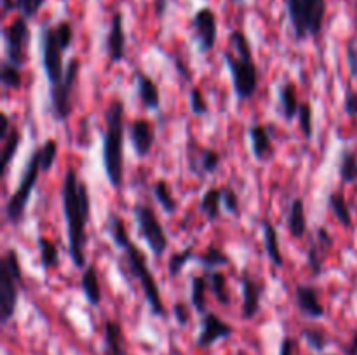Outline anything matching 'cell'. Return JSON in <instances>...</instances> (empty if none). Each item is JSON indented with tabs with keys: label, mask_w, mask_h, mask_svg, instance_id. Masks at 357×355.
<instances>
[{
	"label": "cell",
	"mask_w": 357,
	"mask_h": 355,
	"mask_svg": "<svg viewBox=\"0 0 357 355\" xmlns=\"http://www.w3.org/2000/svg\"><path fill=\"white\" fill-rule=\"evenodd\" d=\"M250 139L253 155L257 157V160L264 162V160L271 159L274 150H272L271 134H268V129L265 125H253V127H250Z\"/></svg>",
	"instance_id": "19"
},
{
	"label": "cell",
	"mask_w": 357,
	"mask_h": 355,
	"mask_svg": "<svg viewBox=\"0 0 357 355\" xmlns=\"http://www.w3.org/2000/svg\"><path fill=\"white\" fill-rule=\"evenodd\" d=\"M126 260H128V267L131 275H135L139 281V285H142L143 294H145L146 301H149L150 310L159 317L166 315V308H164L162 298H160L159 285H157L155 277H153L149 265H146L145 254L139 251V247H136L131 242L126 247Z\"/></svg>",
	"instance_id": "5"
},
{
	"label": "cell",
	"mask_w": 357,
	"mask_h": 355,
	"mask_svg": "<svg viewBox=\"0 0 357 355\" xmlns=\"http://www.w3.org/2000/svg\"><path fill=\"white\" fill-rule=\"evenodd\" d=\"M192 256H194V249L192 247H187V249L180 251V253H174L169 258V263H167V270H169L171 277H176L181 271V268L187 265V261H190Z\"/></svg>",
	"instance_id": "40"
},
{
	"label": "cell",
	"mask_w": 357,
	"mask_h": 355,
	"mask_svg": "<svg viewBox=\"0 0 357 355\" xmlns=\"http://www.w3.org/2000/svg\"><path fill=\"white\" fill-rule=\"evenodd\" d=\"M234 2H241V0H234Z\"/></svg>",
	"instance_id": "55"
},
{
	"label": "cell",
	"mask_w": 357,
	"mask_h": 355,
	"mask_svg": "<svg viewBox=\"0 0 357 355\" xmlns=\"http://www.w3.org/2000/svg\"><path fill=\"white\" fill-rule=\"evenodd\" d=\"M136 84H138V96L142 103L150 110H157L160 104V93L159 86L153 82L152 77H149L143 72H136Z\"/></svg>",
	"instance_id": "18"
},
{
	"label": "cell",
	"mask_w": 357,
	"mask_h": 355,
	"mask_svg": "<svg viewBox=\"0 0 357 355\" xmlns=\"http://www.w3.org/2000/svg\"><path fill=\"white\" fill-rule=\"evenodd\" d=\"M209 287L215 298L218 299L220 305H230V294L229 287H227V278L222 271L211 270L209 271Z\"/></svg>",
	"instance_id": "28"
},
{
	"label": "cell",
	"mask_w": 357,
	"mask_h": 355,
	"mask_svg": "<svg viewBox=\"0 0 357 355\" xmlns=\"http://www.w3.org/2000/svg\"><path fill=\"white\" fill-rule=\"evenodd\" d=\"M293 31L298 40L307 35H317L323 31L326 16V0H284Z\"/></svg>",
	"instance_id": "4"
},
{
	"label": "cell",
	"mask_w": 357,
	"mask_h": 355,
	"mask_svg": "<svg viewBox=\"0 0 357 355\" xmlns=\"http://www.w3.org/2000/svg\"><path fill=\"white\" fill-rule=\"evenodd\" d=\"M197 261L201 265H204L206 268L213 270L215 267H220V265H229L230 260L223 251H220L216 246H209L208 249L204 251L202 254H199Z\"/></svg>",
	"instance_id": "33"
},
{
	"label": "cell",
	"mask_w": 357,
	"mask_h": 355,
	"mask_svg": "<svg viewBox=\"0 0 357 355\" xmlns=\"http://www.w3.org/2000/svg\"><path fill=\"white\" fill-rule=\"evenodd\" d=\"M222 200L227 211L232 212V214H239V197H237V194L232 190V188L230 187L222 188Z\"/></svg>",
	"instance_id": "45"
},
{
	"label": "cell",
	"mask_w": 357,
	"mask_h": 355,
	"mask_svg": "<svg viewBox=\"0 0 357 355\" xmlns=\"http://www.w3.org/2000/svg\"><path fill=\"white\" fill-rule=\"evenodd\" d=\"M209 281L202 275L192 278V305L201 313L206 312V291H208Z\"/></svg>",
	"instance_id": "30"
},
{
	"label": "cell",
	"mask_w": 357,
	"mask_h": 355,
	"mask_svg": "<svg viewBox=\"0 0 357 355\" xmlns=\"http://www.w3.org/2000/svg\"><path fill=\"white\" fill-rule=\"evenodd\" d=\"M110 237L112 240H114L115 246L122 247V249H126V247L131 244V239H129V233H128V226H126V223L122 221L121 216L114 214L110 218Z\"/></svg>",
	"instance_id": "31"
},
{
	"label": "cell",
	"mask_w": 357,
	"mask_h": 355,
	"mask_svg": "<svg viewBox=\"0 0 357 355\" xmlns=\"http://www.w3.org/2000/svg\"><path fill=\"white\" fill-rule=\"evenodd\" d=\"M107 51L112 63H121L126 56V33L121 13H115L112 16L110 31L107 37Z\"/></svg>",
	"instance_id": "15"
},
{
	"label": "cell",
	"mask_w": 357,
	"mask_h": 355,
	"mask_svg": "<svg viewBox=\"0 0 357 355\" xmlns=\"http://www.w3.org/2000/svg\"><path fill=\"white\" fill-rule=\"evenodd\" d=\"M296 305L302 310L305 315L312 317V319H319V317L324 315V306L321 303L319 296H317V291L312 287V285L298 284L295 291Z\"/></svg>",
	"instance_id": "16"
},
{
	"label": "cell",
	"mask_w": 357,
	"mask_h": 355,
	"mask_svg": "<svg viewBox=\"0 0 357 355\" xmlns=\"http://www.w3.org/2000/svg\"><path fill=\"white\" fill-rule=\"evenodd\" d=\"M230 77H232L234 90L239 100H250L257 93L258 87V70L253 58H241L234 51H227L223 54Z\"/></svg>",
	"instance_id": "7"
},
{
	"label": "cell",
	"mask_w": 357,
	"mask_h": 355,
	"mask_svg": "<svg viewBox=\"0 0 357 355\" xmlns=\"http://www.w3.org/2000/svg\"><path fill=\"white\" fill-rule=\"evenodd\" d=\"M298 120H300V129H302L303 136H305L307 139L312 138L314 118H312V106H310V103H300Z\"/></svg>",
	"instance_id": "39"
},
{
	"label": "cell",
	"mask_w": 357,
	"mask_h": 355,
	"mask_svg": "<svg viewBox=\"0 0 357 355\" xmlns=\"http://www.w3.org/2000/svg\"><path fill=\"white\" fill-rule=\"evenodd\" d=\"M73 28L68 21H61L58 26H44L40 31L42 65L51 86L61 82L65 75L63 68V52L72 45Z\"/></svg>",
	"instance_id": "3"
},
{
	"label": "cell",
	"mask_w": 357,
	"mask_h": 355,
	"mask_svg": "<svg viewBox=\"0 0 357 355\" xmlns=\"http://www.w3.org/2000/svg\"><path fill=\"white\" fill-rule=\"evenodd\" d=\"M17 303L16 281L10 277L9 271L0 267V319L7 322L14 315Z\"/></svg>",
	"instance_id": "14"
},
{
	"label": "cell",
	"mask_w": 357,
	"mask_h": 355,
	"mask_svg": "<svg viewBox=\"0 0 357 355\" xmlns=\"http://www.w3.org/2000/svg\"><path fill=\"white\" fill-rule=\"evenodd\" d=\"M201 167H202V173H215L216 169L220 167V155L211 148H206L202 150L201 153Z\"/></svg>",
	"instance_id": "44"
},
{
	"label": "cell",
	"mask_w": 357,
	"mask_h": 355,
	"mask_svg": "<svg viewBox=\"0 0 357 355\" xmlns=\"http://www.w3.org/2000/svg\"><path fill=\"white\" fill-rule=\"evenodd\" d=\"M38 153H40V169L49 171L54 164L56 155H58V143L54 139H47L42 145V148H38Z\"/></svg>",
	"instance_id": "38"
},
{
	"label": "cell",
	"mask_w": 357,
	"mask_h": 355,
	"mask_svg": "<svg viewBox=\"0 0 357 355\" xmlns=\"http://www.w3.org/2000/svg\"><path fill=\"white\" fill-rule=\"evenodd\" d=\"M2 267L6 268L7 271H9L10 277H13L14 281L21 282V275H23V271H21L20 256H17L16 251H14V249L7 251L6 258H3V260H2Z\"/></svg>",
	"instance_id": "42"
},
{
	"label": "cell",
	"mask_w": 357,
	"mask_h": 355,
	"mask_svg": "<svg viewBox=\"0 0 357 355\" xmlns=\"http://www.w3.org/2000/svg\"><path fill=\"white\" fill-rule=\"evenodd\" d=\"M302 336L305 338L307 343L314 348V350L321 352L324 350V347L328 345V336L323 329H316V327H310V329H303Z\"/></svg>",
	"instance_id": "41"
},
{
	"label": "cell",
	"mask_w": 357,
	"mask_h": 355,
	"mask_svg": "<svg viewBox=\"0 0 357 355\" xmlns=\"http://www.w3.org/2000/svg\"><path fill=\"white\" fill-rule=\"evenodd\" d=\"M279 101H281V108L286 120H293V117L298 115V108H300L295 84L286 82L279 87Z\"/></svg>",
	"instance_id": "23"
},
{
	"label": "cell",
	"mask_w": 357,
	"mask_h": 355,
	"mask_svg": "<svg viewBox=\"0 0 357 355\" xmlns=\"http://www.w3.org/2000/svg\"><path fill=\"white\" fill-rule=\"evenodd\" d=\"M192 24H194L195 40H197L201 52L211 51V49L215 47L216 31H218L215 13H213L209 7H202V9H199L197 13H195Z\"/></svg>",
	"instance_id": "11"
},
{
	"label": "cell",
	"mask_w": 357,
	"mask_h": 355,
	"mask_svg": "<svg viewBox=\"0 0 357 355\" xmlns=\"http://www.w3.org/2000/svg\"><path fill=\"white\" fill-rule=\"evenodd\" d=\"M295 341L291 340V338H286L284 341H282L281 345V352H279V355H293L295 354Z\"/></svg>",
	"instance_id": "50"
},
{
	"label": "cell",
	"mask_w": 357,
	"mask_h": 355,
	"mask_svg": "<svg viewBox=\"0 0 357 355\" xmlns=\"http://www.w3.org/2000/svg\"><path fill=\"white\" fill-rule=\"evenodd\" d=\"M344 108L345 113H347L349 117H357V90L349 89L347 93H345Z\"/></svg>",
	"instance_id": "47"
},
{
	"label": "cell",
	"mask_w": 357,
	"mask_h": 355,
	"mask_svg": "<svg viewBox=\"0 0 357 355\" xmlns=\"http://www.w3.org/2000/svg\"><path fill=\"white\" fill-rule=\"evenodd\" d=\"M129 138L135 146V152L139 157H146L152 150L153 141H155V132H153L152 124L146 118H136L129 125Z\"/></svg>",
	"instance_id": "13"
},
{
	"label": "cell",
	"mask_w": 357,
	"mask_h": 355,
	"mask_svg": "<svg viewBox=\"0 0 357 355\" xmlns=\"http://www.w3.org/2000/svg\"><path fill=\"white\" fill-rule=\"evenodd\" d=\"M63 211L68 228L70 258L77 268L86 263V230L91 214V197L86 181H80L77 171L68 167L63 178Z\"/></svg>",
	"instance_id": "1"
},
{
	"label": "cell",
	"mask_w": 357,
	"mask_h": 355,
	"mask_svg": "<svg viewBox=\"0 0 357 355\" xmlns=\"http://www.w3.org/2000/svg\"><path fill=\"white\" fill-rule=\"evenodd\" d=\"M241 282H243V315L244 319H253L260 310L261 285L250 274H244Z\"/></svg>",
	"instance_id": "17"
},
{
	"label": "cell",
	"mask_w": 357,
	"mask_h": 355,
	"mask_svg": "<svg viewBox=\"0 0 357 355\" xmlns=\"http://www.w3.org/2000/svg\"><path fill=\"white\" fill-rule=\"evenodd\" d=\"M42 3H44V0H2L3 13L20 9L21 13H23L24 17L35 16V14H37V10L40 9Z\"/></svg>",
	"instance_id": "32"
},
{
	"label": "cell",
	"mask_w": 357,
	"mask_h": 355,
	"mask_svg": "<svg viewBox=\"0 0 357 355\" xmlns=\"http://www.w3.org/2000/svg\"><path fill=\"white\" fill-rule=\"evenodd\" d=\"M230 44H232L234 52L241 58H253V52H251L250 40L246 38V35L241 30H236L230 33Z\"/></svg>",
	"instance_id": "37"
},
{
	"label": "cell",
	"mask_w": 357,
	"mask_h": 355,
	"mask_svg": "<svg viewBox=\"0 0 357 355\" xmlns=\"http://www.w3.org/2000/svg\"><path fill=\"white\" fill-rule=\"evenodd\" d=\"M40 153H38V150H35V152L31 153L30 160H28L26 169H24L23 178H21L16 191L10 195L9 202H7L6 205V216L9 223H21L24 211H26V204L28 200H30L31 191H33L35 184H37L38 173H40Z\"/></svg>",
	"instance_id": "6"
},
{
	"label": "cell",
	"mask_w": 357,
	"mask_h": 355,
	"mask_svg": "<svg viewBox=\"0 0 357 355\" xmlns=\"http://www.w3.org/2000/svg\"><path fill=\"white\" fill-rule=\"evenodd\" d=\"M220 204H222V188H208L206 194L202 195L201 211L208 216L209 219H216L220 216Z\"/></svg>",
	"instance_id": "26"
},
{
	"label": "cell",
	"mask_w": 357,
	"mask_h": 355,
	"mask_svg": "<svg viewBox=\"0 0 357 355\" xmlns=\"http://www.w3.org/2000/svg\"><path fill=\"white\" fill-rule=\"evenodd\" d=\"M82 291L91 305L93 306L100 305L101 303V287H100V278H98V270L94 265H87V267L84 268Z\"/></svg>",
	"instance_id": "21"
},
{
	"label": "cell",
	"mask_w": 357,
	"mask_h": 355,
	"mask_svg": "<svg viewBox=\"0 0 357 355\" xmlns=\"http://www.w3.org/2000/svg\"><path fill=\"white\" fill-rule=\"evenodd\" d=\"M261 228H264V239H265V249H267L268 258L275 267L281 268L284 265V258H282L281 247H279V235L275 226L272 225L268 219L261 221Z\"/></svg>",
	"instance_id": "20"
},
{
	"label": "cell",
	"mask_w": 357,
	"mask_h": 355,
	"mask_svg": "<svg viewBox=\"0 0 357 355\" xmlns=\"http://www.w3.org/2000/svg\"><path fill=\"white\" fill-rule=\"evenodd\" d=\"M344 354L345 355H357V331L352 334L351 341H349L347 347H344Z\"/></svg>",
	"instance_id": "52"
},
{
	"label": "cell",
	"mask_w": 357,
	"mask_h": 355,
	"mask_svg": "<svg viewBox=\"0 0 357 355\" xmlns=\"http://www.w3.org/2000/svg\"><path fill=\"white\" fill-rule=\"evenodd\" d=\"M9 134V117L6 113L2 115V127H0V138H6Z\"/></svg>",
	"instance_id": "53"
},
{
	"label": "cell",
	"mask_w": 357,
	"mask_h": 355,
	"mask_svg": "<svg viewBox=\"0 0 357 355\" xmlns=\"http://www.w3.org/2000/svg\"><path fill=\"white\" fill-rule=\"evenodd\" d=\"M317 239L321 240V246H324V247H330L331 244H333V239H331V235L328 233L326 228L317 230Z\"/></svg>",
	"instance_id": "51"
},
{
	"label": "cell",
	"mask_w": 357,
	"mask_h": 355,
	"mask_svg": "<svg viewBox=\"0 0 357 355\" xmlns=\"http://www.w3.org/2000/svg\"><path fill=\"white\" fill-rule=\"evenodd\" d=\"M328 204H330V209L333 211V214L337 216L338 221L342 223L344 226H351L352 225V214H351V209L347 205V198L342 191H333L330 194L328 197Z\"/></svg>",
	"instance_id": "25"
},
{
	"label": "cell",
	"mask_w": 357,
	"mask_h": 355,
	"mask_svg": "<svg viewBox=\"0 0 357 355\" xmlns=\"http://www.w3.org/2000/svg\"><path fill=\"white\" fill-rule=\"evenodd\" d=\"M79 70L80 61L79 59H72L65 68V75H63L61 82L51 86V108L58 120H66L68 115L72 113V94L73 89H75Z\"/></svg>",
	"instance_id": "8"
},
{
	"label": "cell",
	"mask_w": 357,
	"mask_h": 355,
	"mask_svg": "<svg viewBox=\"0 0 357 355\" xmlns=\"http://www.w3.org/2000/svg\"><path fill=\"white\" fill-rule=\"evenodd\" d=\"M105 350L107 355H128L122 345V329L115 320L105 322Z\"/></svg>",
	"instance_id": "24"
},
{
	"label": "cell",
	"mask_w": 357,
	"mask_h": 355,
	"mask_svg": "<svg viewBox=\"0 0 357 355\" xmlns=\"http://www.w3.org/2000/svg\"><path fill=\"white\" fill-rule=\"evenodd\" d=\"M0 79H2L3 87L7 89H20L23 84V77H21V68L14 63L7 61L2 65V72H0Z\"/></svg>",
	"instance_id": "35"
},
{
	"label": "cell",
	"mask_w": 357,
	"mask_h": 355,
	"mask_svg": "<svg viewBox=\"0 0 357 355\" xmlns=\"http://www.w3.org/2000/svg\"><path fill=\"white\" fill-rule=\"evenodd\" d=\"M190 108L195 115H206L209 111L208 101L199 87H192L190 90Z\"/></svg>",
	"instance_id": "43"
},
{
	"label": "cell",
	"mask_w": 357,
	"mask_h": 355,
	"mask_svg": "<svg viewBox=\"0 0 357 355\" xmlns=\"http://www.w3.org/2000/svg\"><path fill=\"white\" fill-rule=\"evenodd\" d=\"M232 333V326L227 324L225 320L220 319L216 313H204V319H202V331L201 334H199L197 345L199 347H211L215 341L222 340V338H229Z\"/></svg>",
	"instance_id": "12"
},
{
	"label": "cell",
	"mask_w": 357,
	"mask_h": 355,
	"mask_svg": "<svg viewBox=\"0 0 357 355\" xmlns=\"http://www.w3.org/2000/svg\"><path fill=\"white\" fill-rule=\"evenodd\" d=\"M307 258H309L310 270H312L316 275L321 274V270H323V261H321V256H319V254H317L316 246L310 247L309 254H307Z\"/></svg>",
	"instance_id": "49"
},
{
	"label": "cell",
	"mask_w": 357,
	"mask_h": 355,
	"mask_svg": "<svg viewBox=\"0 0 357 355\" xmlns=\"http://www.w3.org/2000/svg\"><path fill=\"white\" fill-rule=\"evenodd\" d=\"M3 38L9 61L16 66H23L26 61V45L30 40V30H28L26 17H16L7 28H3Z\"/></svg>",
	"instance_id": "10"
},
{
	"label": "cell",
	"mask_w": 357,
	"mask_h": 355,
	"mask_svg": "<svg viewBox=\"0 0 357 355\" xmlns=\"http://www.w3.org/2000/svg\"><path fill=\"white\" fill-rule=\"evenodd\" d=\"M155 6H157V14H162L164 13V7H166V0H155Z\"/></svg>",
	"instance_id": "54"
},
{
	"label": "cell",
	"mask_w": 357,
	"mask_h": 355,
	"mask_svg": "<svg viewBox=\"0 0 357 355\" xmlns=\"http://www.w3.org/2000/svg\"><path fill=\"white\" fill-rule=\"evenodd\" d=\"M288 226L289 232L295 239H302L307 232V219H305V205H303L302 198H295L291 202L288 216Z\"/></svg>",
	"instance_id": "22"
},
{
	"label": "cell",
	"mask_w": 357,
	"mask_h": 355,
	"mask_svg": "<svg viewBox=\"0 0 357 355\" xmlns=\"http://www.w3.org/2000/svg\"><path fill=\"white\" fill-rule=\"evenodd\" d=\"M347 63L351 75L357 79V38H351L347 44Z\"/></svg>",
	"instance_id": "46"
},
{
	"label": "cell",
	"mask_w": 357,
	"mask_h": 355,
	"mask_svg": "<svg viewBox=\"0 0 357 355\" xmlns=\"http://www.w3.org/2000/svg\"><path fill=\"white\" fill-rule=\"evenodd\" d=\"M20 141H21V132L17 131L16 127L10 129L9 134L3 138L2 160H0V164H2V174L7 173V167H9L13 157L16 155V150H17V146H20Z\"/></svg>",
	"instance_id": "27"
},
{
	"label": "cell",
	"mask_w": 357,
	"mask_h": 355,
	"mask_svg": "<svg viewBox=\"0 0 357 355\" xmlns=\"http://www.w3.org/2000/svg\"><path fill=\"white\" fill-rule=\"evenodd\" d=\"M340 176L345 183L357 181V155L354 152H344L340 162Z\"/></svg>",
	"instance_id": "36"
},
{
	"label": "cell",
	"mask_w": 357,
	"mask_h": 355,
	"mask_svg": "<svg viewBox=\"0 0 357 355\" xmlns=\"http://www.w3.org/2000/svg\"><path fill=\"white\" fill-rule=\"evenodd\" d=\"M38 247H40L42 267H44L45 270L56 267V265H58V260H59V253H58V247H56V244L51 242L49 239H45V237H40V239H38Z\"/></svg>",
	"instance_id": "34"
},
{
	"label": "cell",
	"mask_w": 357,
	"mask_h": 355,
	"mask_svg": "<svg viewBox=\"0 0 357 355\" xmlns=\"http://www.w3.org/2000/svg\"><path fill=\"white\" fill-rule=\"evenodd\" d=\"M135 216L138 221V230L143 239L146 240L149 247L153 254L162 256L164 251L167 249V235L164 232V226L160 225L155 211L145 204L135 205Z\"/></svg>",
	"instance_id": "9"
},
{
	"label": "cell",
	"mask_w": 357,
	"mask_h": 355,
	"mask_svg": "<svg viewBox=\"0 0 357 355\" xmlns=\"http://www.w3.org/2000/svg\"><path fill=\"white\" fill-rule=\"evenodd\" d=\"M107 131L103 138V167L112 187L121 188L124 180V104L114 100L107 108Z\"/></svg>",
	"instance_id": "2"
},
{
	"label": "cell",
	"mask_w": 357,
	"mask_h": 355,
	"mask_svg": "<svg viewBox=\"0 0 357 355\" xmlns=\"http://www.w3.org/2000/svg\"><path fill=\"white\" fill-rule=\"evenodd\" d=\"M173 312H174V317H176L178 324H180V326H187L188 320H190V312H188V306L185 305V303L180 301L174 305Z\"/></svg>",
	"instance_id": "48"
},
{
	"label": "cell",
	"mask_w": 357,
	"mask_h": 355,
	"mask_svg": "<svg viewBox=\"0 0 357 355\" xmlns=\"http://www.w3.org/2000/svg\"><path fill=\"white\" fill-rule=\"evenodd\" d=\"M153 195H155L157 202L162 205L164 211L169 212V214L178 209L176 198L173 197V191H171V188L167 187L166 181H157V183L153 184Z\"/></svg>",
	"instance_id": "29"
}]
</instances>
